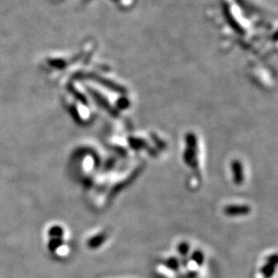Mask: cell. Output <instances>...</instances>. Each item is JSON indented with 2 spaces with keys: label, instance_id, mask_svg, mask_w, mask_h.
Here are the masks:
<instances>
[{
  "label": "cell",
  "instance_id": "cell-1",
  "mask_svg": "<svg viewBox=\"0 0 278 278\" xmlns=\"http://www.w3.org/2000/svg\"><path fill=\"white\" fill-rule=\"evenodd\" d=\"M227 216H245L251 212V207L247 204H229L223 209Z\"/></svg>",
  "mask_w": 278,
  "mask_h": 278
},
{
  "label": "cell",
  "instance_id": "cell-2",
  "mask_svg": "<svg viewBox=\"0 0 278 278\" xmlns=\"http://www.w3.org/2000/svg\"><path fill=\"white\" fill-rule=\"evenodd\" d=\"M277 265H278V256L276 254L270 256L268 258L267 263L261 268L260 273L262 274V276L265 278H272L276 272Z\"/></svg>",
  "mask_w": 278,
  "mask_h": 278
},
{
  "label": "cell",
  "instance_id": "cell-3",
  "mask_svg": "<svg viewBox=\"0 0 278 278\" xmlns=\"http://www.w3.org/2000/svg\"><path fill=\"white\" fill-rule=\"evenodd\" d=\"M231 172H232V178L233 182L237 185L243 184L244 182V171H243V166L241 161H233L231 162Z\"/></svg>",
  "mask_w": 278,
  "mask_h": 278
},
{
  "label": "cell",
  "instance_id": "cell-4",
  "mask_svg": "<svg viewBox=\"0 0 278 278\" xmlns=\"http://www.w3.org/2000/svg\"><path fill=\"white\" fill-rule=\"evenodd\" d=\"M106 239H107V236L104 233H101L99 235L94 236L93 239H90L89 241V246L92 249L98 248L104 243V241H106Z\"/></svg>",
  "mask_w": 278,
  "mask_h": 278
},
{
  "label": "cell",
  "instance_id": "cell-5",
  "mask_svg": "<svg viewBox=\"0 0 278 278\" xmlns=\"http://www.w3.org/2000/svg\"><path fill=\"white\" fill-rule=\"evenodd\" d=\"M190 261L193 262V264L196 265L197 267H201L204 262V255L201 250H195L191 256Z\"/></svg>",
  "mask_w": 278,
  "mask_h": 278
},
{
  "label": "cell",
  "instance_id": "cell-6",
  "mask_svg": "<svg viewBox=\"0 0 278 278\" xmlns=\"http://www.w3.org/2000/svg\"><path fill=\"white\" fill-rule=\"evenodd\" d=\"M165 266L168 269H170L171 271L176 272L180 269V263L178 259L176 258H170L169 260L166 261Z\"/></svg>",
  "mask_w": 278,
  "mask_h": 278
},
{
  "label": "cell",
  "instance_id": "cell-7",
  "mask_svg": "<svg viewBox=\"0 0 278 278\" xmlns=\"http://www.w3.org/2000/svg\"><path fill=\"white\" fill-rule=\"evenodd\" d=\"M189 244L187 242H181L179 247H178V249H179V252H180V254L182 256V257H187V255L189 253Z\"/></svg>",
  "mask_w": 278,
  "mask_h": 278
}]
</instances>
